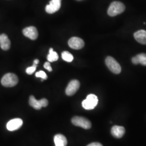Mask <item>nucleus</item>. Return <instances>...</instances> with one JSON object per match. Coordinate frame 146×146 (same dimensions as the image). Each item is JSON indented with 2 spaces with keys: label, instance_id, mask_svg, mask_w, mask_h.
I'll use <instances>...</instances> for the list:
<instances>
[{
  "label": "nucleus",
  "instance_id": "nucleus-1",
  "mask_svg": "<svg viewBox=\"0 0 146 146\" xmlns=\"http://www.w3.org/2000/svg\"><path fill=\"white\" fill-rule=\"evenodd\" d=\"M125 5L119 1L112 2L108 9V14L111 17L117 16L122 13L125 10Z\"/></svg>",
  "mask_w": 146,
  "mask_h": 146
},
{
  "label": "nucleus",
  "instance_id": "nucleus-2",
  "mask_svg": "<svg viewBox=\"0 0 146 146\" xmlns=\"http://www.w3.org/2000/svg\"><path fill=\"white\" fill-rule=\"evenodd\" d=\"M19 82L17 75L13 73H8L5 75L1 79V84L5 87H13Z\"/></svg>",
  "mask_w": 146,
  "mask_h": 146
},
{
  "label": "nucleus",
  "instance_id": "nucleus-3",
  "mask_svg": "<svg viewBox=\"0 0 146 146\" xmlns=\"http://www.w3.org/2000/svg\"><path fill=\"white\" fill-rule=\"evenodd\" d=\"M98 104V98L94 94H89L86 99L83 101L82 105L84 109L86 110H93Z\"/></svg>",
  "mask_w": 146,
  "mask_h": 146
},
{
  "label": "nucleus",
  "instance_id": "nucleus-4",
  "mask_svg": "<svg viewBox=\"0 0 146 146\" xmlns=\"http://www.w3.org/2000/svg\"><path fill=\"white\" fill-rule=\"evenodd\" d=\"M106 64L112 73L119 74L121 72V67L117 61L111 56H108L106 58Z\"/></svg>",
  "mask_w": 146,
  "mask_h": 146
},
{
  "label": "nucleus",
  "instance_id": "nucleus-5",
  "mask_svg": "<svg viewBox=\"0 0 146 146\" xmlns=\"http://www.w3.org/2000/svg\"><path fill=\"white\" fill-rule=\"evenodd\" d=\"M72 122L74 125L80 127L85 129H88L92 127V123L90 121L84 117L75 116L74 117Z\"/></svg>",
  "mask_w": 146,
  "mask_h": 146
},
{
  "label": "nucleus",
  "instance_id": "nucleus-6",
  "mask_svg": "<svg viewBox=\"0 0 146 146\" xmlns=\"http://www.w3.org/2000/svg\"><path fill=\"white\" fill-rule=\"evenodd\" d=\"M80 87V84L78 80H73L68 84L66 89V94L68 96H72L75 94Z\"/></svg>",
  "mask_w": 146,
  "mask_h": 146
},
{
  "label": "nucleus",
  "instance_id": "nucleus-7",
  "mask_svg": "<svg viewBox=\"0 0 146 146\" xmlns=\"http://www.w3.org/2000/svg\"><path fill=\"white\" fill-rule=\"evenodd\" d=\"M68 45L74 49H80L84 46V40L78 37H73L68 41Z\"/></svg>",
  "mask_w": 146,
  "mask_h": 146
},
{
  "label": "nucleus",
  "instance_id": "nucleus-8",
  "mask_svg": "<svg viewBox=\"0 0 146 146\" xmlns=\"http://www.w3.org/2000/svg\"><path fill=\"white\" fill-rule=\"evenodd\" d=\"M61 0H52L46 7V11L49 14H53L58 11L61 8Z\"/></svg>",
  "mask_w": 146,
  "mask_h": 146
},
{
  "label": "nucleus",
  "instance_id": "nucleus-9",
  "mask_svg": "<svg viewBox=\"0 0 146 146\" xmlns=\"http://www.w3.org/2000/svg\"><path fill=\"white\" fill-rule=\"evenodd\" d=\"M23 125V121L21 119H14L10 120L7 124V128L8 131H14L19 129Z\"/></svg>",
  "mask_w": 146,
  "mask_h": 146
},
{
  "label": "nucleus",
  "instance_id": "nucleus-10",
  "mask_svg": "<svg viewBox=\"0 0 146 146\" xmlns=\"http://www.w3.org/2000/svg\"><path fill=\"white\" fill-rule=\"evenodd\" d=\"M23 35L30 39L35 40L38 37V31L35 27H29L23 30Z\"/></svg>",
  "mask_w": 146,
  "mask_h": 146
},
{
  "label": "nucleus",
  "instance_id": "nucleus-11",
  "mask_svg": "<svg viewBox=\"0 0 146 146\" xmlns=\"http://www.w3.org/2000/svg\"><path fill=\"white\" fill-rule=\"evenodd\" d=\"M111 133L114 137L120 139L124 135L125 133V129L122 126L114 125L111 129Z\"/></svg>",
  "mask_w": 146,
  "mask_h": 146
},
{
  "label": "nucleus",
  "instance_id": "nucleus-12",
  "mask_svg": "<svg viewBox=\"0 0 146 146\" xmlns=\"http://www.w3.org/2000/svg\"><path fill=\"white\" fill-rule=\"evenodd\" d=\"M11 41L5 34H0V47L3 50H8L11 47Z\"/></svg>",
  "mask_w": 146,
  "mask_h": 146
},
{
  "label": "nucleus",
  "instance_id": "nucleus-13",
  "mask_svg": "<svg viewBox=\"0 0 146 146\" xmlns=\"http://www.w3.org/2000/svg\"><path fill=\"white\" fill-rule=\"evenodd\" d=\"M134 36L136 40L142 44H146V31L144 30H140L136 31Z\"/></svg>",
  "mask_w": 146,
  "mask_h": 146
},
{
  "label": "nucleus",
  "instance_id": "nucleus-14",
  "mask_svg": "<svg viewBox=\"0 0 146 146\" xmlns=\"http://www.w3.org/2000/svg\"><path fill=\"white\" fill-rule=\"evenodd\" d=\"M54 141L55 146H67V140L66 137L62 134H57L54 136Z\"/></svg>",
  "mask_w": 146,
  "mask_h": 146
},
{
  "label": "nucleus",
  "instance_id": "nucleus-15",
  "mask_svg": "<svg viewBox=\"0 0 146 146\" xmlns=\"http://www.w3.org/2000/svg\"><path fill=\"white\" fill-rule=\"evenodd\" d=\"M29 104L32 107L36 110H40L42 108V106L40 102V100H37L34 96H31L29 101Z\"/></svg>",
  "mask_w": 146,
  "mask_h": 146
},
{
  "label": "nucleus",
  "instance_id": "nucleus-16",
  "mask_svg": "<svg viewBox=\"0 0 146 146\" xmlns=\"http://www.w3.org/2000/svg\"><path fill=\"white\" fill-rule=\"evenodd\" d=\"M58 59L57 52H54L52 48H50L49 49V53L47 56V60L49 62H52L54 61H56Z\"/></svg>",
  "mask_w": 146,
  "mask_h": 146
},
{
  "label": "nucleus",
  "instance_id": "nucleus-17",
  "mask_svg": "<svg viewBox=\"0 0 146 146\" xmlns=\"http://www.w3.org/2000/svg\"><path fill=\"white\" fill-rule=\"evenodd\" d=\"M135 56L138 64L140 63L144 66H146V54L141 53L136 55Z\"/></svg>",
  "mask_w": 146,
  "mask_h": 146
},
{
  "label": "nucleus",
  "instance_id": "nucleus-18",
  "mask_svg": "<svg viewBox=\"0 0 146 146\" xmlns=\"http://www.w3.org/2000/svg\"><path fill=\"white\" fill-rule=\"evenodd\" d=\"M62 58L63 60L68 62H72L74 59V57L72 54H71L70 52L67 51L63 52L62 53Z\"/></svg>",
  "mask_w": 146,
  "mask_h": 146
},
{
  "label": "nucleus",
  "instance_id": "nucleus-19",
  "mask_svg": "<svg viewBox=\"0 0 146 146\" xmlns=\"http://www.w3.org/2000/svg\"><path fill=\"white\" fill-rule=\"evenodd\" d=\"M35 76L36 78H42L43 80H47L48 78L46 73L42 70L39 71L36 73Z\"/></svg>",
  "mask_w": 146,
  "mask_h": 146
},
{
  "label": "nucleus",
  "instance_id": "nucleus-20",
  "mask_svg": "<svg viewBox=\"0 0 146 146\" xmlns=\"http://www.w3.org/2000/svg\"><path fill=\"white\" fill-rule=\"evenodd\" d=\"M36 67L37 65L35 64H33V65L32 66H31V67L27 68V74H29V75L33 74V73L35 72V71L36 70Z\"/></svg>",
  "mask_w": 146,
  "mask_h": 146
},
{
  "label": "nucleus",
  "instance_id": "nucleus-21",
  "mask_svg": "<svg viewBox=\"0 0 146 146\" xmlns=\"http://www.w3.org/2000/svg\"><path fill=\"white\" fill-rule=\"evenodd\" d=\"M44 68L47 69V70H48L49 72L52 71V68L51 67L50 63L49 62H47L44 64Z\"/></svg>",
  "mask_w": 146,
  "mask_h": 146
},
{
  "label": "nucleus",
  "instance_id": "nucleus-22",
  "mask_svg": "<svg viewBox=\"0 0 146 146\" xmlns=\"http://www.w3.org/2000/svg\"><path fill=\"white\" fill-rule=\"evenodd\" d=\"M40 102H41L42 107H47L48 104V101L46 99H42L40 100Z\"/></svg>",
  "mask_w": 146,
  "mask_h": 146
},
{
  "label": "nucleus",
  "instance_id": "nucleus-23",
  "mask_svg": "<svg viewBox=\"0 0 146 146\" xmlns=\"http://www.w3.org/2000/svg\"><path fill=\"white\" fill-rule=\"evenodd\" d=\"M87 146H103L99 142H93L89 144Z\"/></svg>",
  "mask_w": 146,
  "mask_h": 146
},
{
  "label": "nucleus",
  "instance_id": "nucleus-24",
  "mask_svg": "<svg viewBox=\"0 0 146 146\" xmlns=\"http://www.w3.org/2000/svg\"><path fill=\"white\" fill-rule=\"evenodd\" d=\"M38 63H39V60H37V59H36V60H35L34 61V63H33V64H36V65H37V64H38Z\"/></svg>",
  "mask_w": 146,
  "mask_h": 146
}]
</instances>
